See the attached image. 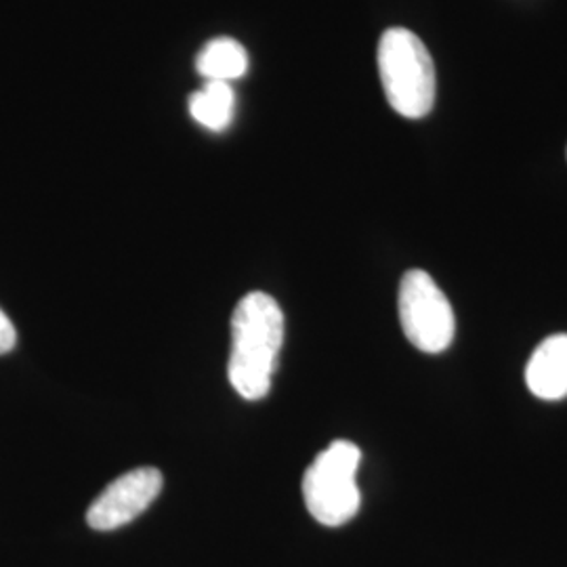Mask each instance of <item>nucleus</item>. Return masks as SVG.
Segmentation results:
<instances>
[{
  "instance_id": "7",
  "label": "nucleus",
  "mask_w": 567,
  "mask_h": 567,
  "mask_svg": "<svg viewBox=\"0 0 567 567\" xmlns=\"http://www.w3.org/2000/svg\"><path fill=\"white\" fill-rule=\"evenodd\" d=\"M196 70L204 81H240L248 72V53L240 42L219 37L206 42L196 58Z\"/></svg>"
},
{
  "instance_id": "1",
  "label": "nucleus",
  "mask_w": 567,
  "mask_h": 567,
  "mask_svg": "<svg viewBox=\"0 0 567 567\" xmlns=\"http://www.w3.org/2000/svg\"><path fill=\"white\" fill-rule=\"evenodd\" d=\"M284 343V313L278 301L265 292H250L231 316L229 383L248 402L264 400Z\"/></svg>"
},
{
  "instance_id": "3",
  "label": "nucleus",
  "mask_w": 567,
  "mask_h": 567,
  "mask_svg": "<svg viewBox=\"0 0 567 567\" xmlns=\"http://www.w3.org/2000/svg\"><path fill=\"white\" fill-rule=\"evenodd\" d=\"M360 463L362 450L353 442L337 440L305 471V505L316 522L339 527L358 515L362 505L358 487Z\"/></svg>"
},
{
  "instance_id": "2",
  "label": "nucleus",
  "mask_w": 567,
  "mask_h": 567,
  "mask_svg": "<svg viewBox=\"0 0 567 567\" xmlns=\"http://www.w3.org/2000/svg\"><path fill=\"white\" fill-rule=\"evenodd\" d=\"M377 60L389 105L410 121L426 116L435 105L437 79L425 42L405 28H389Z\"/></svg>"
},
{
  "instance_id": "5",
  "label": "nucleus",
  "mask_w": 567,
  "mask_h": 567,
  "mask_svg": "<svg viewBox=\"0 0 567 567\" xmlns=\"http://www.w3.org/2000/svg\"><path fill=\"white\" fill-rule=\"evenodd\" d=\"M163 492V473L140 466L114 480L86 511V524L97 532H112L137 519Z\"/></svg>"
},
{
  "instance_id": "6",
  "label": "nucleus",
  "mask_w": 567,
  "mask_h": 567,
  "mask_svg": "<svg viewBox=\"0 0 567 567\" xmlns=\"http://www.w3.org/2000/svg\"><path fill=\"white\" fill-rule=\"evenodd\" d=\"M526 383L540 400L567 398V334H553L538 344L527 362Z\"/></svg>"
},
{
  "instance_id": "8",
  "label": "nucleus",
  "mask_w": 567,
  "mask_h": 567,
  "mask_svg": "<svg viewBox=\"0 0 567 567\" xmlns=\"http://www.w3.org/2000/svg\"><path fill=\"white\" fill-rule=\"evenodd\" d=\"M189 116L204 128L221 133L236 116V93L229 82L206 81L189 95Z\"/></svg>"
},
{
  "instance_id": "4",
  "label": "nucleus",
  "mask_w": 567,
  "mask_h": 567,
  "mask_svg": "<svg viewBox=\"0 0 567 567\" xmlns=\"http://www.w3.org/2000/svg\"><path fill=\"white\" fill-rule=\"evenodd\" d=\"M405 339L423 353H442L454 341V311L437 282L423 271H405L398 295Z\"/></svg>"
},
{
  "instance_id": "9",
  "label": "nucleus",
  "mask_w": 567,
  "mask_h": 567,
  "mask_svg": "<svg viewBox=\"0 0 567 567\" xmlns=\"http://www.w3.org/2000/svg\"><path fill=\"white\" fill-rule=\"evenodd\" d=\"M16 343H18V330L9 320V316L0 309V355L13 351Z\"/></svg>"
}]
</instances>
